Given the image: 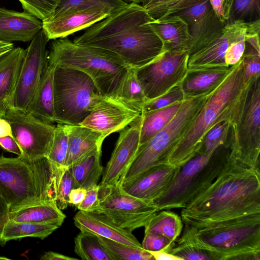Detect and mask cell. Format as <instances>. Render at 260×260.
<instances>
[{
	"instance_id": "52",
	"label": "cell",
	"mask_w": 260,
	"mask_h": 260,
	"mask_svg": "<svg viewBox=\"0 0 260 260\" xmlns=\"http://www.w3.org/2000/svg\"><path fill=\"white\" fill-rule=\"evenodd\" d=\"M0 146L7 151L22 157V152L18 144L12 136L0 137Z\"/></svg>"
},
{
	"instance_id": "35",
	"label": "cell",
	"mask_w": 260,
	"mask_h": 260,
	"mask_svg": "<svg viewBox=\"0 0 260 260\" xmlns=\"http://www.w3.org/2000/svg\"><path fill=\"white\" fill-rule=\"evenodd\" d=\"M115 97L142 112L143 105L147 101V99L137 79L134 69L129 68Z\"/></svg>"
},
{
	"instance_id": "4",
	"label": "cell",
	"mask_w": 260,
	"mask_h": 260,
	"mask_svg": "<svg viewBox=\"0 0 260 260\" xmlns=\"http://www.w3.org/2000/svg\"><path fill=\"white\" fill-rule=\"evenodd\" d=\"M253 79L246 85L244 83L241 58L208 99L193 124L170 155L168 164L181 167L195 156L205 135L217 123L226 120L231 127Z\"/></svg>"
},
{
	"instance_id": "37",
	"label": "cell",
	"mask_w": 260,
	"mask_h": 260,
	"mask_svg": "<svg viewBox=\"0 0 260 260\" xmlns=\"http://www.w3.org/2000/svg\"><path fill=\"white\" fill-rule=\"evenodd\" d=\"M102 245L113 260H152L153 256L143 248L134 247L98 236Z\"/></svg>"
},
{
	"instance_id": "63",
	"label": "cell",
	"mask_w": 260,
	"mask_h": 260,
	"mask_svg": "<svg viewBox=\"0 0 260 260\" xmlns=\"http://www.w3.org/2000/svg\"><path fill=\"white\" fill-rule=\"evenodd\" d=\"M150 0H144L143 1V4H142V6H144L145 5V4H146L147 3H148Z\"/></svg>"
},
{
	"instance_id": "14",
	"label": "cell",
	"mask_w": 260,
	"mask_h": 260,
	"mask_svg": "<svg viewBox=\"0 0 260 260\" xmlns=\"http://www.w3.org/2000/svg\"><path fill=\"white\" fill-rule=\"evenodd\" d=\"M141 112L113 96H102L80 124L101 133L105 138L131 124Z\"/></svg>"
},
{
	"instance_id": "16",
	"label": "cell",
	"mask_w": 260,
	"mask_h": 260,
	"mask_svg": "<svg viewBox=\"0 0 260 260\" xmlns=\"http://www.w3.org/2000/svg\"><path fill=\"white\" fill-rule=\"evenodd\" d=\"M176 15L182 18L188 26L190 36L189 55L219 36L224 25L209 0H204Z\"/></svg>"
},
{
	"instance_id": "28",
	"label": "cell",
	"mask_w": 260,
	"mask_h": 260,
	"mask_svg": "<svg viewBox=\"0 0 260 260\" xmlns=\"http://www.w3.org/2000/svg\"><path fill=\"white\" fill-rule=\"evenodd\" d=\"M25 49L18 47L0 57V101L9 105L15 90Z\"/></svg>"
},
{
	"instance_id": "54",
	"label": "cell",
	"mask_w": 260,
	"mask_h": 260,
	"mask_svg": "<svg viewBox=\"0 0 260 260\" xmlns=\"http://www.w3.org/2000/svg\"><path fill=\"white\" fill-rule=\"evenodd\" d=\"M86 189L82 187H76L72 189L69 196V203L76 207L84 199Z\"/></svg>"
},
{
	"instance_id": "23",
	"label": "cell",
	"mask_w": 260,
	"mask_h": 260,
	"mask_svg": "<svg viewBox=\"0 0 260 260\" xmlns=\"http://www.w3.org/2000/svg\"><path fill=\"white\" fill-rule=\"evenodd\" d=\"M235 64L188 71L180 83L184 99L213 92L231 73Z\"/></svg>"
},
{
	"instance_id": "39",
	"label": "cell",
	"mask_w": 260,
	"mask_h": 260,
	"mask_svg": "<svg viewBox=\"0 0 260 260\" xmlns=\"http://www.w3.org/2000/svg\"><path fill=\"white\" fill-rule=\"evenodd\" d=\"M69 139L64 124H57L55 126L52 145L47 157L58 168L65 167L68 150Z\"/></svg>"
},
{
	"instance_id": "6",
	"label": "cell",
	"mask_w": 260,
	"mask_h": 260,
	"mask_svg": "<svg viewBox=\"0 0 260 260\" xmlns=\"http://www.w3.org/2000/svg\"><path fill=\"white\" fill-rule=\"evenodd\" d=\"M213 92L184 100L168 124L147 142L140 145L121 184L135 179L153 166L168 164L170 155L187 134Z\"/></svg>"
},
{
	"instance_id": "7",
	"label": "cell",
	"mask_w": 260,
	"mask_h": 260,
	"mask_svg": "<svg viewBox=\"0 0 260 260\" xmlns=\"http://www.w3.org/2000/svg\"><path fill=\"white\" fill-rule=\"evenodd\" d=\"M55 122L80 125L102 96L92 79L79 70L55 67L53 74Z\"/></svg>"
},
{
	"instance_id": "1",
	"label": "cell",
	"mask_w": 260,
	"mask_h": 260,
	"mask_svg": "<svg viewBox=\"0 0 260 260\" xmlns=\"http://www.w3.org/2000/svg\"><path fill=\"white\" fill-rule=\"evenodd\" d=\"M152 19L142 5L130 3L87 28L73 42L112 52L136 69L166 52L148 24Z\"/></svg>"
},
{
	"instance_id": "62",
	"label": "cell",
	"mask_w": 260,
	"mask_h": 260,
	"mask_svg": "<svg viewBox=\"0 0 260 260\" xmlns=\"http://www.w3.org/2000/svg\"><path fill=\"white\" fill-rule=\"evenodd\" d=\"M0 259L9 260L10 259L5 256H0Z\"/></svg>"
},
{
	"instance_id": "19",
	"label": "cell",
	"mask_w": 260,
	"mask_h": 260,
	"mask_svg": "<svg viewBox=\"0 0 260 260\" xmlns=\"http://www.w3.org/2000/svg\"><path fill=\"white\" fill-rule=\"evenodd\" d=\"M180 169L169 164L154 166L120 188L132 196L154 202L169 189Z\"/></svg>"
},
{
	"instance_id": "30",
	"label": "cell",
	"mask_w": 260,
	"mask_h": 260,
	"mask_svg": "<svg viewBox=\"0 0 260 260\" xmlns=\"http://www.w3.org/2000/svg\"><path fill=\"white\" fill-rule=\"evenodd\" d=\"M102 147H98L76 160L68 168L71 172L76 187L86 189L98 184L102 175Z\"/></svg>"
},
{
	"instance_id": "22",
	"label": "cell",
	"mask_w": 260,
	"mask_h": 260,
	"mask_svg": "<svg viewBox=\"0 0 260 260\" xmlns=\"http://www.w3.org/2000/svg\"><path fill=\"white\" fill-rule=\"evenodd\" d=\"M42 28V21L30 13L0 7V41L28 42Z\"/></svg>"
},
{
	"instance_id": "9",
	"label": "cell",
	"mask_w": 260,
	"mask_h": 260,
	"mask_svg": "<svg viewBox=\"0 0 260 260\" xmlns=\"http://www.w3.org/2000/svg\"><path fill=\"white\" fill-rule=\"evenodd\" d=\"M99 204L92 211L103 214L119 227L133 232L144 227L159 210L153 201H144L124 192L120 186H101Z\"/></svg>"
},
{
	"instance_id": "40",
	"label": "cell",
	"mask_w": 260,
	"mask_h": 260,
	"mask_svg": "<svg viewBox=\"0 0 260 260\" xmlns=\"http://www.w3.org/2000/svg\"><path fill=\"white\" fill-rule=\"evenodd\" d=\"M125 0H60L55 12L51 16H56L66 11L78 9L105 7L113 12L125 6Z\"/></svg>"
},
{
	"instance_id": "45",
	"label": "cell",
	"mask_w": 260,
	"mask_h": 260,
	"mask_svg": "<svg viewBox=\"0 0 260 260\" xmlns=\"http://www.w3.org/2000/svg\"><path fill=\"white\" fill-rule=\"evenodd\" d=\"M167 252L181 260H213L207 252L189 243L175 242L174 245Z\"/></svg>"
},
{
	"instance_id": "48",
	"label": "cell",
	"mask_w": 260,
	"mask_h": 260,
	"mask_svg": "<svg viewBox=\"0 0 260 260\" xmlns=\"http://www.w3.org/2000/svg\"><path fill=\"white\" fill-rule=\"evenodd\" d=\"M245 32L232 43L226 49L224 59L228 66L238 63L242 57L246 49Z\"/></svg>"
},
{
	"instance_id": "5",
	"label": "cell",
	"mask_w": 260,
	"mask_h": 260,
	"mask_svg": "<svg viewBox=\"0 0 260 260\" xmlns=\"http://www.w3.org/2000/svg\"><path fill=\"white\" fill-rule=\"evenodd\" d=\"M48 64L83 72L92 79L102 96H113L117 95L130 68L112 52L77 44L67 38L52 42Z\"/></svg>"
},
{
	"instance_id": "56",
	"label": "cell",
	"mask_w": 260,
	"mask_h": 260,
	"mask_svg": "<svg viewBox=\"0 0 260 260\" xmlns=\"http://www.w3.org/2000/svg\"><path fill=\"white\" fill-rule=\"evenodd\" d=\"M149 252L155 260H181L180 258L165 250Z\"/></svg>"
},
{
	"instance_id": "3",
	"label": "cell",
	"mask_w": 260,
	"mask_h": 260,
	"mask_svg": "<svg viewBox=\"0 0 260 260\" xmlns=\"http://www.w3.org/2000/svg\"><path fill=\"white\" fill-rule=\"evenodd\" d=\"M175 242L186 243L213 260H260V214L196 227L184 224Z\"/></svg>"
},
{
	"instance_id": "55",
	"label": "cell",
	"mask_w": 260,
	"mask_h": 260,
	"mask_svg": "<svg viewBox=\"0 0 260 260\" xmlns=\"http://www.w3.org/2000/svg\"><path fill=\"white\" fill-rule=\"evenodd\" d=\"M41 260H78V258L67 256L53 251H47L41 257Z\"/></svg>"
},
{
	"instance_id": "31",
	"label": "cell",
	"mask_w": 260,
	"mask_h": 260,
	"mask_svg": "<svg viewBox=\"0 0 260 260\" xmlns=\"http://www.w3.org/2000/svg\"><path fill=\"white\" fill-rule=\"evenodd\" d=\"M183 102H177L165 108L141 114L140 145L147 142L172 120Z\"/></svg>"
},
{
	"instance_id": "25",
	"label": "cell",
	"mask_w": 260,
	"mask_h": 260,
	"mask_svg": "<svg viewBox=\"0 0 260 260\" xmlns=\"http://www.w3.org/2000/svg\"><path fill=\"white\" fill-rule=\"evenodd\" d=\"M69 139L65 167L98 147H102L105 137L99 132L81 125L64 124Z\"/></svg>"
},
{
	"instance_id": "53",
	"label": "cell",
	"mask_w": 260,
	"mask_h": 260,
	"mask_svg": "<svg viewBox=\"0 0 260 260\" xmlns=\"http://www.w3.org/2000/svg\"><path fill=\"white\" fill-rule=\"evenodd\" d=\"M9 205L0 193V238L5 225L9 221Z\"/></svg>"
},
{
	"instance_id": "20",
	"label": "cell",
	"mask_w": 260,
	"mask_h": 260,
	"mask_svg": "<svg viewBox=\"0 0 260 260\" xmlns=\"http://www.w3.org/2000/svg\"><path fill=\"white\" fill-rule=\"evenodd\" d=\"M212 154L198 153L180 167L169 189L153 202L159 211L185 207V198L194 176L207 162Z\"/></svg>"
},
{
	"instance_id": "41",
	"label": "cell",
	"mask_w": 260,
	"mask_h": 260,
	"mask_svg": "<svg viewBox=\"0 0 260 260\" xmlns=\"http://www.w3.org/2000/svg\"><path fill=\"white\" fill-rule=\"evenodd\" d=\"M260 0H233L230 9L229 20L259 19Z\"/></svg>"
},
{
	"instance_id": "33",
	"label": "cell",
	"mask_w": 260,
	"mask_h": 260,
	"mask_svg": "<svg viewBox=\"0 0 260 260\" xmlns=\"http://www.w3.org/2000/svg\"><path fill=\"white\" fill-rule=\"evenodd\" d=\"M184 224L181 216L170 210L157 212L144 226V232L164 236L174 243L181 235Z\"/></svg>"
},
{
	"instance_id": "2",
	"label": "cell",
	"mask_w": 260,
	"mask_h": 260,
	"mask_svg": "<svg viewBox=\"0 0 260 260\" xmlns=\"http://www.w3.org/2000/svg\"><path fill=\"white\" fill-rule=\"evenodd\" d=\"M260 214V171L228 159L222 171L205 190L181 211L191 227Z\"/></svg>"
},
{
	"instance_id": "24",
	"label": "cell",
	"mask_w": 260,
	"mask_h": 260,
	"mask_svg": "<svg viewBox=\"0 0 260 260\" xmlns=\"http://www.w3.org/2000/svg\"><path fill=\"white\" fill-rule=\"evenodd\" d=\"M148 24L161 40L165 51H188L190 39L188 26L180 16L152 19Z\"/></svg>"
},
{
	"instance_id": "32",
	"label": "cell",
	"mask_w": 260,
	"mask_h": 260,
	"mask_svg": "<svg viewBox=\"0 0 260 260\" xmlns=\"http://www.w3.org/2000/svg\"><path fill=\"white\" fill-rule=\"evenodd\" d=\"M59 227L54 224L29 222H14L8 221L5 225L0 238L2 246L11 240L24 237H35L43 240Z\"/></svg>"
},
{
	"instance_id": "17",
	"label": "cell",
	"mask_w": 260,
	"mask_h": 260,
	"mask_svg": "<svg viewBox=\"0 0 260 260\" xmlns=\"http://www.w3.org/2000/svg\"><path fill=\"white\" fill-rule=\"evenodd\" d=\"M247 23L242 20H229L219 36L189 55L188 71L229 67L224 59L226 50L232 43L246 32Z\"/></svg>"
},
{
	"instance_id": "26",
	"label": "cell",
	"mask_w": 260,
	"mask_h": 260,
	"mask_svg": "<svg viewBox=\"0 0 260 260\" xmlns=\"http://www.w3.org/2000/svg\"><path fill=\"white\" fill-rule=\"evenodd\" d=\"M54 67L48 64L26 112L49 124L55 122L53 74Z\"/></svg>"
},
{
	"instance_id": "61",
	"label": "cell",
	"mask_w": 260,
	"mask_h": 260,
	"mask_svg": "<svg viewBox=\"0 0 260 260\" xmlns=\"http://www.w3.org/2000/svg\"><path fill=\"white\" fill-rule=\"evenodd\" d=\"M233 1V0H225L227 4L230 7V9H231V5H232Z\"/></svg>"
},
{
	"instance_id": "58",
	"label": "cell",
	"mask_w": 260,
	"mask_h": 260,
	"mask_svg": "<svg viewBox=\"0 0 260 260\" xmlns=\"http://www.w3.org/2000/svg\"><path fill=\"white\" fill-rule=\"evenodd\" d=\"M13 48V43L0 41V57L11 50Z\"/></svg>"
},
{
	"instance_id": "59",
	"label": "cell",
	"mask_w": 260,
	"mask_h": 260,
	"mask_svg": "<svg viewBox=\"0 0 260 260\" xmlns=\"http://www.w3.org/2000/svg\"><path fill=\"white\" fill-rule=\"evenodd\" d=\"M9 108V105L7 103L0 101V117H5Z\"/></svg>"
},
{
	"instance_id": "47",
	"label": "cell",
	"mask_w": 260,
	"mask_h": 260,
	"mask_svg": "<svg viewBox=\"0 0 260 260\" xmlns=\"http://www.w3.org/2000/svg\"><path fill=\"white\" fill-rule=\"evenodd\" d=\"M174 243L164 236L149 232H145L141 246L143 249L148 251H168L174 245Z\"/></svg>"
},
{
	"instance_id": "12",
	"label": "cell",
	"mask_w": 260,
	"mask_h": 260,
	"mask_svg": "<svg viewBox=\"0 0 260 260\" xmlns=\"http://www.w3.org/2000/svg\"><path fill=\"white\" fill-rule=\"evenodd\" d=\"M49 39L43 28L25 49L15 90L9 108L26 111L48 66Z\"/></svg>"
},
{
	"instance_id": "46",
	"label": "cell",
	"mask_w": 260,
	"mask_h": 260,
	"mask_svg": "<svg viewBox=\"0 0 260 260\" xmlns=\"http://www.w3.org/2000/svg\"><path fill=\"white\" fill-rule=\"evenodd\" d=\"M242 59L243 66V81L246 85L254 77L260 75V53L251 47L249 51L244 52Z\"/></svg>"
},
{
	"instance_id": "11",
	"label": "cell",
	"mask_w": 260,
	"mask_h": 260,
	"mask_svg": "<svg viewBox=\"0 0 260 260\" xmlns=\"http://www.w3.org/2000/svg\"><path fill=\"white\" fill-rule=\"evenodd\" d=\"M4 118L9 122L12 136L22 150L21 157L31 161L47 157L56 126L13 108L8 109Z\"/></svg>"
},
{
	"instance_id": "43",
	"label": "cell",
	"mask_w": 260,
	"mask_h": 260,
	"mask_svg": "<svg viewBox=\"0 0 260 260\" xmlns=\"http://www.w3.org/2000/svg\"><path fill=\"white\" fill-rule=\"evenodd\" d=\"M25 12L42 21L50 18L55 12L60 0H18Z\"/></svg>"
},
{
	"instance_id": "8",
	"label": "cell",
	"mask_w": 260,
	"mask_h": 260,
	"mask_svg": "<svg viewBox=\"0 0 260 260\" xmlns=\"http://www.w3.org/2000/svg\"><path fill=\"white\" fill-rule=\"evenodd\" d=\"M231 128L228 159L260 171V75L253 79Z\"/></svg>"
},
{
	"instance_id": "60",
	"label": "cell",
	"mask_w": 260,
	"mask_h": 260,
	"mask_svg": "<svg viewBox=\"0 0 260 260\" xmlns=\"http://www.w3.org/2000/svg\"><path fill=\"white\" fill-rule=\"evenodd\" d=\"M128 3H135L136 4L142 5L143 4L144 0H125Z\"/></svg>"
},
{
	"instance_id": "27",
	"label": "cell",
	"mask_w": 260,
	"mask_h": 260,
	"mask_svg": "<svg viewBox=\"0 0 260 260\" xmlns=\"http://www.w3.org/2000/svg\"><path fill=\"white\" fill-rule=\"evenodd\" d=\"M28 161L32 168L39 202L56 203L58 181L62 168L56 167L46 157Z\"/></svg>"
},
{
	"instance_id": "15",
	"label": "cell",
	"mask_w": 260,
	"mask_h": 260,
	"mask_svg": "<svg viewBox=\"0 0 260 260\" xmlns=\"http://www.w3.org/2000/svg\"><path fill=\"white\" fill-rule=\"evenodd\" d=\"M141 115L129 127L120 131L111 157L103 172L101 186H120L123 176L140 146Z\"/></svg>"
},
{
	"instance_id": "34",
	"label": "cell",
	"mask_w": 260,
	"mask_h": 260,
	"mask_svg": "<svg viewBox=\"0 0 260 260\" xmlns=\"http://www.w3.org/2000/svg\"><path fill=\"white\" fill-rule=\"evenodd\" d=\"M75 253L82 259L113 260L100 243L97 235L80 231L74 239Z\"/></svg>"
},
{
	"instance_id": "50",
	"label": "cell",
	"mask_w": 260,
	"mask_h": 260,
	"mask_svg": "<svg viewBox=\"0 0 260 260\" xmlns=\"http://www.w3.org/2000/svg\"><path fill=\"white\" fill-rule=\"evenodd\" d=\"M260 20L257 19L247 22L245 38L246 42L260 53L259 47Z\"/></svg>"
},
{
	"instance_id": "44",
	"label": "cell",
	"mask_w": 260,
	"mask_h": 260,
	"mask_svg": "<svg viewBox=\"0 0 260 260\" xmlns=\"http://www.w3.org/2000/svg\"><path fill=\"white\" fill-rule=\"evenodd\" d=\"M76 188L74 178L67 167H62L59 176L56 203L61 210L66 209L69 205V196L71 190Z\"/></svg>"
},
{
	"instance_id": "10",
	"label": "cell",
	"mask_w": 260,
	"mask_h": 260,
	"mask_svg": "<svg viewBox=\"0 0 260 260\" xmlns=\"http://www.w3.org/2000/svg\"><path fill=\"white\" fill-rule=\"evenodd\" d=\"M188 58L187 51H166L148 64L134 69L147 101L181 83L188 72Z\"/></svg>"
},
{
	"instance_id": "13",
	"label": "cell",
	"mask_w": 260,
	"mask_h": 260,
	"mask_svg": "<svg viewBox=\"0 0 260 260\" xmlns=\"http://www.w3.org/2000/svg\"><path fill=\"white\" fill-rule=\"evenodd\" d=\"M0 193L10 212L38 201L35 178L29 162L18 156L0 157Z\"/></svg>"
},
{
	"instance_id": "42",
	"label": "cell",
	"mask_w": 260,
	"mask_h": 260,
	"mask_svg": "<svg viewBox=\"0 0 260 260\" xmlns=\"http://www.w3.org/2000/svg\"><path fill=\"white\" fill-rule=\"evenodd\" d=\"M184 100V93L179 84L162 95L146 101L143 105L141 114L156 111Z\"/></svg>"
},
{
	"instance_id": "51",
	"label": "cell",
	"mask_w": 260,
	"mask_h": 260,
	"mask_svg": "<svg viewBox=\"0 0 260 260\" xmlns=\"http://www.w3.org/2000/svg\"><path fill=\"white\" fill-rule=\"evenodd\" d=\"M214 11L223 23H227L230 17V7L225 0H209Z\"/></svg>"
},
{
	"instance_id": "38",
	"label": "cell",
	"mask_w": 260,
	"mask_h": 260,
	"mask_svg": "<svg viewBox=\"0 0 260 260\" xmlns=\"http://www.w3.org/2000/svg\"><path fill=\"white\" fill-rule=\"evenodd\" d=\"M230 129L231 124L226 120L213 126L205 135L198 153L208 155L213 153L220 146L228 147V134Z\"/></svg>"
},
{
	"instance_id": "29",
	"label": "cell",
	"mask_w": 260,
	"mask_h": 260,
	"mask_svg": "<svg viewBox=\"0 0 260 260\" xmlns=\"http://www.w3.org/2000/svg\"><path fill=\"white\" fill-rule=\"evenodd\" d=\"M66 217V215L56 203L40 202L9 212V221L14 222L54 224L60 226Z\"/></svg>"
},
{
	"instance_id": "36",
	"label": "cell",
	"mask_w": 260,
	"mask_h": 260,
	"mask_svg": "<svg viewBox=\"0 0 260 260\" xmlns=\"http://www.w3.org/2000/svg\"><path fill=\"white\" fill-rule=\"evenodd\" d=\"M204 0H150L143 6L153 19L176 15Z\"/></svg>"
},
{
	"instance_id": "18",
	"label": "cell",
	"mask_w": 260,
	"mask_h": 260,
	"mask_svg": "<svg viewBox=\"0 0 260 260\" xmlns=\"http://www.w3.org/2000/svg\"><path fill=\"white\" fill-rule=\"evenodd\" d=\"M113 12L105 7L70 10L43 21V29L49 40L66 38L89 27Z\"/></svg>"
},
{
	"instance_id": "57",
	"label": "cell",
	"mask_w": 260,
	"mask_h": 260,
	"mask_svg": "<svg viewBox=\"0 0 260 260\" xmlns=\"http://www.w3.org/2000/svg\"><path fill=\"white\" fill-rule=\"evenodd\" d=\"M7 136H13L11 125L5 118L0 117V137Z\"/></svg>"
},
{
	"instance_id": "21",
	"label": "cell",
	"mask_w": 260,
	"mask_h": 260,
	"mask_svg": "<svg viewBox=\"0 0 260 260\" xmlns=\"http://www.w3.org/2000/svg\"><path fill=\"white\" fill-rule=\"evenodd\" d=\"M73 219L75 225L80 231L87 232L134 247L142 248L141 244L132 232L119 227L103 214L79 210Z\"/></svg>"
},
{
	"instance_id": "49",
	"label": "cell",
	"mask_w": 260,
	"mask_h": 260,
	"mask_svg": "<svg viewBox=\"0 0 260 260\" xmlns=\"http://www.w3.org/2000/svg\"><path fill=\"white\" fill-rule=\"evenodd\" d=\"M99 185L96 184L86 189L84 199L77 207L78 210L85 212H92L99 204Z\"/></svg>"
}]
</instances>
